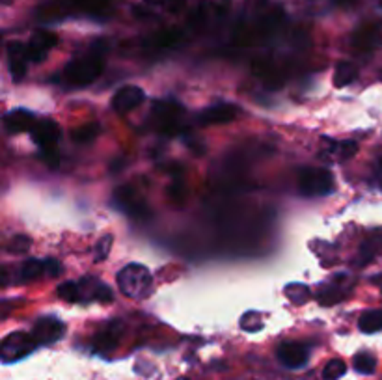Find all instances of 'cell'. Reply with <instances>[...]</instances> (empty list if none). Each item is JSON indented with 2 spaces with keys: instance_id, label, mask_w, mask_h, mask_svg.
I'll return each mask as SVG.
<instances>
[{
  "instance_id": "obj_8",
  "label": "cell",
  "mask_w": 382,
  "mask_h": 380,
  "mask_svg": "<svg viewBox=\"0 0 382 380\" xmlns=\"http://www.w3.org/2000/svg\"><path fill=\"white\" fill-rule=\"evenodd\" d=\"M278 360L282 365L289 369L304 367L310 360V349L302 343H295V341H287L278 347Z\"/></svg>"
},
{
  "instance_id": "obj_12",
  "label": "cell",
  "mask_w": 382,
  "mask_h": 380,
  "mask_svg": "<svg viewBox=\"0 0 382 380\" xmlns=\"http://www.w3.org/2000/svg\"><path fill=\"white\" fill-rule=\"evenodd\" d=\"M8 62H10V73L15 82L23 81L26 75V65H29V56H26V45L13 41L8 45Z\"/></svg>"
},
{
  "instance_id": "obj_9",
  "label": "cell",
  "mask_w": 382,
  "mask_h": 380,
  "mask_svg": "<svg viewBox=\"0 0 382 380\" xmlns=\"http://www.w3.org/2000/svg\"><path fill=\"white\" fill-rule=\"evenodd\" d=\"M145 94L144 90L138 88V86H123L114 94L112 97V108L118 112V114H127L133 108H136L138 105H142Z\"/></svg>"
},
{
  "instance_id": "obj_3",
  "label": "cell",
  "mask_w": 382,
  "mask_h": 380,
  "mask_svg": "<svg viewBox=\"0 0 382 380\" xmlns=\"http://www.w3.org/2000/svg\"><path fill=\"white\" fill-rule=\"evenodd\" d=\"M40 345L35 341L34 333L29 332H13L4 338L2 345H0V356L4 363H13L23 360L35 351V347Z\"/></svg>"
},
{
  "instance_id": "obj_13",
  "label": "cell",
  "mask_w": 382,
  "mask_h": 380,
  "mask_svg": "<svg viewBox=\"0 0 382 380\" xmlns=\"http://www.w3.org/2000/svg\"><path fill=\"white\" fill-rule=\"evenodd\" d=\"M56 35L51 32H38L26 45V56L29 62H41L45 58L49 51L56 45Z\"/></svg>"
},
{
  "instance_id": "obj_21",
  "label": "cell",
  "mask_w": 382,
  "mask_h": 380,
  "mask_svg": "<svg viewBox=\"0 0 382 380\" xmlns=\"http://www.w3.org/2000/svg\"><path fill=\"white\" fill-rule=\"evenodd\" d=\"M347 373V365L343 360H331L323 369V379L324 380H337L342 379L343 374Z\"/></svg>"
},
{
  "instance_id": "obj_14",
  "label": "cell",
  "mask_w": 382,
  "mask_h": 380,
  "mask_svg": "<svg viewBox=\"0 0 382 380\" xmlns=\"http://www.w3.org/2000/svg\"><path fill=\"white\" fill-rule=\"evenodd\" d=\"M356 76H358L356 65L351 64V62H342V64H337L332 81H334L336 88H343V86H349L351 82L356 81Z\"/></svg>"
},
{
  "instance_id": "obj_15",
  "label": "cell",
  "mask_w": 382,
  "mask_h": 380,
  "mask_svg": "<svg viewBox=\"0 0 382 380\" xmlns=\"http://www.w3.org/2000/svg\"><path fill=\"white\" fill-rule=\"evenodd\" d=\"M358 328L364 333H375L382 330V310H367L358 319Z\"/></svg>"
},
{
  "instance_id": "obj_17",
  "label": "cell",
  "mask_w": 382,
  "mask_h": 380,
  "mask_svg": "<svg viewBox=\"0 0 382 380\" xmlns=\"http://www.w3.org/2000/svg\"><path fill=\"white\" fill-rule=\"evenodd\" d=\"M43 274H45V261H41V259H29L21 267V278L24 281L38 280Z\"/></svg>"
},
{
  "instance_id": "obj_19",
  "label": "cell",
  "mask_w": 382,
  "mask_h": 380,
  "mask_svg": "<svg viewBox=\"0 0 382 380\" xmlns=\"http://www.w3.org/2000/svg\"><path fill=\"white\" fill-rule=\"evenodd\" d=\"M285 295H287V299L291 302H295V304H304L312 295H310V289L306 286H302V283H291V286L285 287Z\"/></svg>"
},
{
  "instance_id": "obj_22",
  "label": "cell",
  "mask_w": 382,
  "mask_h": 380,
  "mask_svg": "<svg viewBox=\"0 0 382 380\" xmlns=\"http://www.w3.org/2000/svg\"><path fill=\"white\" fill-rule=\"evenodd\" d=\"M118 343V333L114 332V328H106L103 332L99 333L97 338H95V347H97L99 351H111L114 349Z\"/></svg>"
},
{
  "instance_id": "obj_25",
  "label": "cell",
  "mask_w": 382,
  "mask_h": 380,
  "mask_svg": "<svg viewBox=\"0 0 382 380\" xmlns=\"http://www.w3.org/2000/svg\"><path fill=\"white\" fill-rule=\"evenodd\" d=\"M241 327L244 330H248V332H257L263 327V322H261L260 313H254V311H248V313H244L243 319H241Z\"/></svg>"
},
{
  "instance_id": "obj_24",
  "label": "cell",
  "mask_w": 382,
  "mask_h": 380,
  "mask_svg": "<svg viewBox=\"0 0 382 380\" xmlns=\"http://www.w3.org/2000/svg\"><path fill=\"white\" fill-rule=\"evenodd\" d=\"M30 246H32V240L26 235H15L8 242V250L12 251V254H23V251L30 250Z\"/></svg>"
},
{
  "instance_id": "obj_6",
  "label": "cell",
  "mask_w": 382,
  "mask_h": 380,
  "mask_svg": "<svg viewBox=\"0 0 382 380\" xmlns=\"http://www.w3.org/2000/svg\"><path fill=\"white\" fill-rule=\"evenodd\" d=\"M32 333L40 345H52L64 338L65 324L56 317H41L35 321Z\"/></svg>"
},
{
  "instance_id": "obj_2",
  "label": "cell",
  "mask_w": 382,
  "mask_h": 380,
  "mask_svg": "<svg viewBox=\"0 0 382 380\" xmlns=\"http://www.w3.org/2000/svg\"><path fill=\"white\" fill-rule=\"evenodd\" d=\"M336 181L331 170L326 168H302L299 174V190L302 196L319 198L334 192Z\"/></svg>"
},
{
  "instance_id": "obj_28",
  "label": "cell",
  "mask_w": 382,
  "mask_h": 380,
  "mask_svg": "<svg viewBox=\"0 0 382 380\" xmlns=\"http://www.w3.org/2000/svg\"><path fill=\"white\" fill-rule=\"evenodd\" d=\"M45 274L51 278H58L62 274V265L56 259H45Z\"/></svg>"
},
{
  "instance_id": "obj_29",
  "label": "cell",
  "mask_w": 382,
  "mask_h": 380,
  "mask_svg": "<svg viewBox=\"0 0 382 380\" xmlns=\"http://www.w3.org/2000/svg\"><path fill=\"white\" fill-rule=\"evenodd\" d=\"M181 380H186V379H181Z\"/></svg>"
},
{
  "instance_id": "obj_11",
  "label": "cell",
  "mask_w": 382,
  "mask_h": 380,
  "mask_svg": "<svg viewBox=\"0 0 382 380\" xmlns=\"http://www.w3.org/2000/svg\"><path fill=\"white\" fill-rule=\"evenodd\" d=\"M239 108L235 105H230V103H218V105H213L205 108V110L200 114V123L202 125H222V123H230L237 117Z\"/></svg>"
},
{
  "instance_id": "obj_1",
  "label": "cell",
  "mask_w": 382,
  "mask_h": 380,
  "mask_svg": "<svg viewBox=\"0 0 382 380\" xmlns=\"http://www.w3.org/2000/svg\"><path fill=\"white\" fill-rule=\"evenodd\" d=\"M118 286L120 291L127 297V299L142 300L153 289V276L144 265L131 263L125 265L120 272H118Z\"/></svg>"
},
{
  "instance_id": "obj_20",
  "label": "cell",
  "mask_w": 382,
  "mask_h": 380,
  "mask_svg": "<svg viewBox=\"0 0 382 380\" xmlns=\"http://www.w3.org/2000/svg\"><path fill=\"white\" fill-rule=\"evenodd\" d=\"M58 297L65 302H81V287L79 283H73V281H65L62 286L58 287Z\"/></svg>"
},
{
  "instance_id": "obj_18",
  "label": "cell",
  "mask_w": 382,
  "mask_h": 380,
  "mask_svg": "<svg viewBox=\"0 0 382 380\" xmlns=\"http://www.w3.org/2000/svg\"><path fill=\"white\" fill-rule=\"evenodd\" d=\"M354 369L362 374H373L376 369V358L369 352H360L353 358Z\"/></svg>"
},
{
  "instance_id": "obj_4",
  "label": "cell",
  "mask_w": 382,
  "mask_h": 380,
  "mask_svg": "<svg viewBox=\"0 0 382 380\" xmlns=\"http://www.w3.org/2000/svg\"><path fill=\"white\" fill-rule=\"evenodd\" d=\"M103 71V64L97 56H86V58H77L65 65L64 75L67 82L75 86H88L92 84Z\"/></svg>"
},
{
  "instance_id": "obj_7",
  "label": "cell",
  "mask_w": 382,
  "mask_h": 380,
  "mask_svg": "<svg viewBox=\"0 0 382 380\" xmlns=\"http://www.w3.org/2000/svg\"><path fill=\"white\" fill-rule=\"evenodd\" d=\"M60 136H62V133H60L58 123L52 122V119L38 122L34 129H32V140L43 151H52L58 144Z\"/></svg>"
},
{
  "instance_id": "obj_10",
  "label": "cell",
  "mask_w": 382,
  "mask_h": 380,
  "mask_svg": "<svg viewBox=\"0 0 382 380\" xmlns=\"http://www.w3.org/2000/svg\"><path fill=\"white\" fill-rule=\"evenodd\" d=\"M34 112L24 110V108H17V110H10L4 116V129L10 133V135H21V133H32V129L35 127Z\"/></svg>"
},
{
  "instance_id": "obj_26",
  "label": "cell",
  "mask_w": 382,
  "mask_h": 380,
  "mask_svg": "<svg viewBox=\"0 0 382 380\" xmlns=\"http://www.w3.org/2000/svg\"><path fill=\"white\" fill-rule=\"evenodd\" d=\"M343 291L342 289H334V287H328V289H324L321 295H319V302L321 304H336L337 300H342Z\"/></svg>"
},
{
  "instance_id": "obj_23",
  "label": "cell",
  "mask_w": 382,
  "mask_h": 380,
  "mask_svg": "<svg viewBox=\"0 0 382 380\" xmlns=\"http://www.w3.org/2000/svg\"><path fill=\"white\" fill-rule=\"evenodd\" d=\"M112 242H114L112 235H104L103 239H99V242L95 245V254H93V259H95V261H104V259L109 258V254H111V248H112Z\"/></svg>"
},
{
  "instance_id": "obj_16",
  "label": "cell",
  "mask_w": 382,
  "mask_h": 380,
  "mask_svg": "<svg viewBox=\"0 0 382 380\" xmlns=\"http://www.w3.org/2000/svg\"><path fill=\"white\" fill-rule=\"evenodd\" d=\"M101 133V125L99 123H86L79 129H75L71 133V138L77 142V144H90L99 136Z\"/></svg>"
},
{
  "instance_id": "obj_5",
  "label": "cell",
  "mask_w": 382,
  "mask_h": 380,
  "mask_svg": "<svg viewBox=\"0 0 382 380\" xmlns=\"http://www.w3.org/2000/svg\"><path fill=\"white\" fill-rule=\"evenodd\" d=\"M114 204H116L118 209H122L123 213H127L131 217H148V204H145V199L131 187L116 188V192H114Z\"/></svg>"
},
{
  "instance_id": "obj_27",
  "label": "cell",
  "mask_w": 382,
  "mask_h": 380,
  "mask_svg": "<svg viewBox=\"0 0 382 380\" xmlns=\"http://www.w3.org/2000/svg\"><path fill=\"white\" fill-rule=\"evenodd\" d=\"M337 149H340V157L351 158V157H354L356 153H358V144H356L354 140H345V142H342L340 146H337Z\"/></svg>"
}]
</instances>
